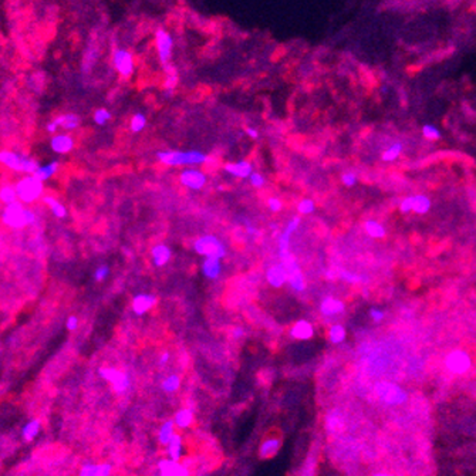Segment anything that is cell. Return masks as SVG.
I'll return each mask as SVG.
<instances>
[{
    "label": "cell",
    "mask_w": 476,
    "mask_h": 476,
    "mask_svg": "<svg viewBox=\"0 0 476 476\" xmlns=\"http://www.w3.org/2000/svg\"><path fill=\"white\" fill-rule=\"evenodd\" d=\"M157 158L168 166H196L205 164L209 157L198 150L191 151H159Z\"/></svg>",
    "instance_id": "1"
},
{
    "label": "cell",
    "mask_w": 476,
    "mask_h": 476,
    "mask_svg": "<svg viewBox=\"0 0 476 476\" xmlns=\"http://www.w3.org/2000/svg\"><path fill=\"white\" fill-rule=\"evenodd\" d=\"M34 221H36L34 212L23 208L20 201L9 203L3 210V222L12 229H22L27 225L34 224Z\"/></svg>",
    "instance_id": "2"
},
{
    "label": "cell",
    "mask_w": 476,
    "mask_h": 476,
    "mask_svg": "<svg viewBox=\"0 0 476 476\" xmlns=\"http://www.w3.org/2000/svg\"><path fill=\"white\" fill-rule=\"evenodd\" d=\"M374 392L384 404L391 405V407H398L408 401V392L401 385L390 383V381H381V383L375 384Z\"/></svg>",
    "instance_id": "3"
},
{
    "label": "cell",
    "mask_w": 476,
    "mask_h": 476,
    "mask_svg": "<svg viewBox=\"0 0 476 476\" xmlns=\"http://www.w3.org/2000/svg\"><path fill=\"white\" fill-rule=\"evenodd\" d=\"M16 192L19 201L23 203H33L43 194V182L39 180L34 175H27L20 179L16 185Z\"/></svg>",
    "instance_id": "4"
},
{
    "label": "cell",
    "mask_w": 476,
    "mask_h": 476,
    "mask_svg": "<svg viewBox=\"0 0 476 476\" xmlns=\"http://www.w3.org/2000/svg\"><path fill=\"white\" fill-rule=\"evenodd\" d=\"M0 161L5 166H8L9 169L16 171V172H26L29 175H33L39 169V164L33 158L24 157L20 154H16L12 151H2L0 154Z\"/></svg>",
    "instance_id": "5"
},
{
    "label": "cell",
    "mask_w": 476,
    "mask_h": 476,
    "mask_svg": "<svg viewBox=\"0 0 476 476\" xmlns=\"http://www.w3.org/2000/svg\"><path fill=\"white\" fill-rule=\"evenodd\" d=\"M194 249L198 254L203 258H216L222 259L226 254V247L222 243V240L216 238L215 235H203L198 238L194 243Z\"/></svg>",
    "instance_id": "6"
},
{
    "label": "cell",
    "mask_w": 476,
    "mask_h": 476,
    "mask_svg": "<svg viewBox=\"0 0 476 476\" xmlns=\"http://www.w3.org/2000/svg\"><path fill=\"white\" fill-rule=\"evenodd\" d=\"M444 364L449 373L455 375H463L472 368V357L468 351L456 348V350H452L445 355Z\"/></svg>",
    "instance_id": "7"
},
{
    "label": "cell",
    "mask_w": 476,
    "mask_h": 476,
    "mask_svg": "<svg viewBox=\"0 0 476 476\" xmlns=\"http://www.w3.org/2000/svg\"><path fill=\"white\" fill-rule=\"evenodd\" d=\"M98 374L102 380H105L107 383L113 385V390L116 391V394H118V395H124L127 391L130 390V377L121 370L114 367H101L98 370Z\"/></svg>",
    "instance_id": "8"
},
{
    "label": "cell",
    "mask_w": 476,
    "mask_h": 476,
    "mask_svg": "<svg viewBox=\"0 0 476 476\" xmlns=\"http://www.w3.org/2000/svg\"><path fill=\"white\" fill-rule=\"evenodd\" d=\"M281 263L287 269V273H289V280H287V283L290 284V287L295 290V291H299V293L304 291V289H306V279H304L303 272H302L299 263H297L296 259H295V256L290 253L286 258L281 259Z\"/></svg>",
    "instance_id": "9"
},
{
    "label": "cell",
    "mask_w": 476,
    "mask_h": 476,
    "mask_svg": "<svg viewBox=\"0 0 476 476\" xmlns=\"http://www.w3.org/2000/svg\"><path fill=\"white\" fill-rule=\"evenodd\" d=\"M155 47L157 53L162 64L168 65L169 60L172 57L173 50V39L169 31L164 29H158L155 33Z\"/></svg>",
    "instance_id": "10"
},
{
    "label": "cell",
    "mask_w": 476,
    "mask_h": 476,
    "mask_svg": "<svg viewBox=\"0 0 476 476\" xmlns=\"http://www.w3.org/2000/svg\"><path fill=\"white\" fill-rule=\"evenodd\" d=\"M179 182L188 189L199 191L206 184V175L195 166H188L180 172Z\"/></svg>",
    "instance_id": "11"
},
{
    "label": "cell",
    "mask_w": 476,
    "mask_h": 476,
    "mask_svg": "<svg viewBox=\"0 0 476 476\" xmlns=\"http://www.w3.org/2000/svg\"><path fill=\"white\" fill-rule=\"evenodd\" d=\"M113 64L117 72L123 77H130L134 71V57L128 50L118 49L113 53Z\"/></svg>",
    "instance_id": "12"
},
{
    "label": "cell",
    "mask_w": 476,
    "mask_h": 476,
    "mask_svg": "<svg viewBox=\"0 0 476 476\" xmlns=\"http://www.w3.org/2000/svg\"><path fill=\"white\" fill-rule=\"evenodd\" d=\"M157 472L158 476H191V472L185 465L169 458H162L157 462Z\"/></svg>",
    "instance_id": "13"
},
{
    "label": "cell",
    "mask_w": 476,
    "mask_h": 476,
    "mask_svg": "<svg viewBox=\"0 0 476 476\" xmlns=\"http://www.w3.org/2000/svg\"><path fill=\"white\" fill-rule=\"evenodd\" d=\"M299 225H300V216L293 217L289 224H287V226L284 228V231L281 232L280 238H279V243H277L280 259H283V258H286L287 254H290V239H291V235L296 232Z\"/></svg>",
    "instance_id": "14"
},
{
    "label": "cell",
    "mask_w": 476,
    "mask_h": 476,
    "mask_svg": "<svg viewBox=\"0 0 476 476\" xmlns=\"http://www.w3.org/2000/svg\"><path fill=\"white\" fill-rule=\"evenodd\" d=\"M113 473V465L108 462H86L81 465L79 476H109Z\"/></svg>",
    "instance_id": "15"
},
{
    "label": "cell",
    "mask_w": 476,
    "mask_h": 476,
    "mask_svg": "<svg viewBox=\"0 0 476 476\" xmlns=\"http://www.w3.org/2000/svg\"><path fill=\"white\" fill-rule=\"evenodd\" d=\"M157 303H158V299L154 295L139 293L132 299V311L137 316H144L145 313H148Z\"/></svg>",
    "instance_id": "16"
},
{
    "label": "cell",
    "mask_w": 476,
    "mask_h": 476,
    "mask_svg": "<svg viewBox=\"0 0 476 476\" xmlns=\"http://www.w3.org/2000/svg\"><path fill=\"white\" fill-rule=\"evenodd\" d=\"M266 280L272 287H276V289L286 284L289 280V273H287L286 266L283 263H279V265H274V266L270 267L266 273Z\"/></svg>",
    "instance_id": "17"
},
{
    "label": "cell",
    "mask_w": 476,
    "mask_h": 476,
    "mask_svg": "<svg viewBox=\"0 0 476 476\" xmlns=\"http://www.w3.org/2000/svg\"><path fill=\"white\" fill-rule=\"evenodd\" d=\"M164 448H165V458H169L172 461L180 462V459L185 456V442L180 433H175V436Z\"/></svg>",
    "instance_id": "18"
},
{
    "label": "cell",
    "mask_w": 476,
    "mask_h": 476,
    "mask_svg": "<svg viewBox=\"0 0 476 476\" xmlns=\"http://www.w3.org/2000/svg\"><path fill=\"white\" fill-rule=\"evenodd\" d=\"M344 309H346L344 303L333 296L324 297V299L321 300V303H320V313H321L324 317H336V316H340V314L344 313Z\"/></svg>",
    "instance_id": "19"
},
{
    "label": "cell",
    "mask_w": 476,
    "mask_h": 476,
    "mask_svg": "<svg viewBox=\"0 0 476 476\" xmlns=\"http://www.w3.org/2000/svg\"><path fill=\"white\" fill-rule=\"evenodd\" d=\"M314 336V327L307 320H297L290 328V337L299 341H307L313 339Z\"/></svg>",
    "instance_id": "20"
},
{
    "label": "cell",
    "mask_w": 476,
    "mask_h": 476,
    "mask_svg": "<svg viewBox=\"0 0 476 476\" xmlns=\"http://www.w3.org/2000/svg\"><path fill=\"white\" fill-rule=\"evenodd\" d=\"M225 171L229 175H232V176H235V178L246 179V178H249L252 175L253 166L247 161H238V162L226 164L225 165Z\"/></svg>",
    "instance_id": "21"
},
{
    "label": "cell",
    "mask_w": 476,
    "mask_h": 476,
    "mask_svg": "<svg viewBox=\"0 0 476 476\" xmlns=\"http://www.w3.org/2000/svg\"><path fill=\"white\" fill-rule=\"evenodd\" d=\"M50 147L56 154H67L74 148V139L68 134H57L51 138Z\"/></svg>",
    "instance_id": "22"
},
{
    "label": "cell",
    "mask_w": 476,
    "mask_h": 476,
    "mask_svg": "<svg viewBox=\"0 0 476 476\" xmlns=\"http://www.w3.org/2000/svg\"><path fill=\"white\" fill-rule=\"evenodd\" d=\"M202 274L209 279V280H216L217 277L222 273V263L221 259L216 258H205L202 262V266H201Z\"/></svg>",
    "instance_id": "23"
},
{
    "label": "cell",
    "mask_w": 476,
    "mask_h": 476,
    "mask_svg": "<svg viewBox=\"0 0 476 476\" xmlns=\"http://www.w3.org/2000/svg\"><path fill=\"white\" fill-rule=\"evenodd\" d=\"M151 258L155 266L162 267L165 266L166 263L171 260V258H172V250H171L169 246L164 245V243H159V245H155L152 247Z\"/></svg>",
    "instance_id": "24"
},
{
    "label": "cell",
    "mask_w": 476,
    "mask_h": 476,
    "mask_svg": "<svg viewBox=\"0 0 476 476\" xmlns=\"http://www.w3.org/2000/svg\"><path fill=\"white\" fill-rule=\"evenodd\" d=\"M280 447H281L280 438H276V436L267 438V440H265L262 444H260L259 458L260 459H269V458H273L274 455L280 451Z\"/></svg>",
    "instance_id": "25"
},
{
    "label": "cell",
    "mask_w": 476,
    "mask_h": 476,
    "mask_svg": "<svg viewBox=\"0 0 476 476\" xmlns=\"http://www.w3.org/2000/svg\"><path fill=\"white\" fill-rule=\"evenodd\" d=\"M176 433V425L173 422V419H166L164 421L158 428V432H157V440L161 447H165L169 441L172 440Z\"/></svg>",
    "instance_id": "26"
},
{
    "label": "cell",
    "mask_w": 476,
    "mask_h": 476,
    "mask_svg": "<svg viewBox=\"0 0 476 476\" xmlns=\"http://www.w3.org/2000/svg\"><path fill=\"white\" fill-rule=\"evenodd\" d=\"M173 422H175V425H176V429H179V431H184V429H188L189 426L194 424V411L192 410H189V408H180L178 411L175 412V415H173Z\"/></svg>",
    "instance_id": "27"
},
{
    "label": "cell",
    "mask_w": 476,
    "mask_h": 476,
    "mask_svg": "<svg viewBox=\"0 0 476 476\" xmlns=\"http://www.w3.org/2000/svg\"><path fill=\"white\" fill-rule=\"evenodd\" d=\"M42 431V421L40 419H30L26 425L22 428V436L26 442H31L37 438V435Z\"/></svg>",
    "instance_id": "28"
},
{
    "label": "cell",
    "mask_w": 476,
    "mask_h": 476,
    "mask_svg": "<svg viewBox=\"0 0 476 476\" xmlns=\"http://www.w3.org/2000/svg\"><path fill=\"white\" fill-rule=\"evenodd\" d=\"M364 231L367 232V235L373 239H384L387 236V231L378 221L374 219H368L364 222Z\"/></svg>",
    "instance_id": "29"
},
{
    "label": "cell",
    "mask_w": 476,
    "mask_h": 476,
    "mask_svg": "<svg viewBox=\"0 0 476 476\" xmlns=\"http://www.w3.org/2000/svg\"><path fill=\"white\" fill-rule=\"evenodd\" d=\"M432 202H431V198L425 194H417L414 195V213H418V215H425L431 210Z\"/></svg>",
    "instance_id": "30"
},
{
    "label": "cell",
    "mask_w": 476,
    "mask_h": 476,
    "mask_svg": "<svg viewBox=\"0 0 476 476\" xmlns=\"http://www.w3.org/2000/svg\"><path fill=\"white\" fill-rule=\"evenodd\" d=\"M180 375L179 374H169L161 383V390L165 394H173L180 388Z\"/></svg>",
    "instance_id": "31"
},
{
    "label": "cell",
    "mask_w": 476,
    "mask_h": 476,
    "mask_svg": "<svg viewBox=\"0 0 476 476\" xmlns=\"http://www.w3.org/2000/svg\"><path fill=\"white\" fill-rule=\"evenodd\" d=\"M57 127H63L64 130H74L77 128L80 124V118L76 114H64V116H58L53 120Z\"/></svg>",
    "instance_id": "32"
},
{
    "label": "cell",
    "mask_w": 476,
    "mask_h": 476,
    "mask_svg": "<svg viewBox=\"0 0 476 476\" xmlns=\"http://www.w3.org/2000/svg\"><path fill=\"white\" fill-rule=\"evenodd\" d=\"M57 169H58V162L57 161H54V162H50V164H47V165L39 166V169H37L36 172L33 173V175H34L39 180L46 182V180L50 179L51 176L57 172Z\"/></svg>",
    "instance_id": "33"
},
{
    "label": "cell",
    "mask_w": 476,
    "mask_h": 476,
    "mask_svg": "<svg viewBox=\"0 0 476 476\" xmlns=\"http://www.w3.org/2000/svg\"><path fill=\"white\" fill-rule=\"evenodd\" d=\"M43 202L50 208L53 215L56 217H58V219H64V217L67 216V209H65V206L58 202L56 198H53V196H44Z\"/></svg>",
    "instance_id": "34"
},
{
    "label": "cell",
    "mask_w": 476,
    "mask_h": 476,
    "mask_svg": "<svg viewBox=\"0 0 476 476\" xmlns=\"http://www.w3.org/2000/svg\"><path fill=\"white\" fill-rule=\"evenodd\" d=\"M347 337L346 327L341 324H333L328 330V340L333 344H341Z\"/></svg>",
    "instance_id": "35"
},
{
    "label": "cell",
    "mask_w": 476,
    "mask_h": 476,
    "mask_svg": "<svg viewBox=\"0 0 476 476\" xmlns=\"http://www.w3.org/2000/svg\"><path fill=\"white\" fill-rule=\"evenodd\" d=\"M401 154H402V144L401 142H394L383 152L381 158H383L384 162H394L395 159L399 158Z\"/></svg>",
    "instance_id": "36"
},
{
    "label": "cell",
    "mask_w": 476,
    "mask_h": 476,
    "mask_svg": "<svg viewBox=\"0 0 476 476\" xmlns=\"http://www.w3.org/2000/svg\"><path fill=\"white\" fill-rule=\"evenodd\" d=\"M422 135L426 138V139H429V141H438L442 137V132L441 130L436 127V125H433V124H424L422 125Z\"/></svg>",
    "instance_id": "37"
},
{
    "label": "cell",
    "mask_w": 476,
    "mask_h": 476,
    "mask_svg": "<svg viewBox=\"0 0 476 476\" xmlns=\"http://www.w3.org/2000/svg\"><path fill=\"white\" fill-rule=\"evenodd\" d=\"M297 210L303 216L311 215L316 210V202L313 199H310V198H304V199H302L300 202L297 203Z\"/></svg>",
    "instance_id": "38"
},
{
    "label": "cell",
    "mask_w": 476,
    "mask_h": 476,
    "mask_svg": "<svg viewBox=\"0 0 476 476\" xmlns=\"http://www.w3.org/2000/svg\"><path fill=\"white\" fill-rule=\"evenodd\" d=\"M130 127L132 132H135V134L141 132L147 127V117L142 113H137L135 116L131 118Z\"/></svg>",
    "instance_id": "39"
},
{
    "label": "cell",
    "mask_w": 476,
    "mask_h": 476,
    "mask_svg": "<svg viewBox=\"0 0 476 476\" xmlns=\"http://www.w3.org/2000/svg\"><path fill=\"white\" fill-rule=\"evenodd\" d=\"M0 199H2V202L6 203H13L16 202L19 198H17V192H16V188L13 187H3L0 189Z\"/></svg>",
    "instance_id": "40"
},
{
    "label": "cell",
    "mask_w": 476,
    "mask_h": 476,
    "mask_svg": "<svg viewBox=\"0 0 476 476\" xmlns=\"http://www.w3.org/2000/svg\"><path fill=\"white\" fill-rule=\"evenodd\" d=\"M111 120V113L105 108H98L94 113V123L97 125H105Z\"/></svg>",
    "instance_id": "41"
},
{
    "label": "cell",
    "mask_w": 476,
    "mask_h": 476,
    "mask_svg": "<svg viewBox=\"0 0 476 476\" xmlns=\"http://www.w3.org/2000/svg\"><path fill=\"white\" fill-rule=\"evenodd\" d=\"M166 71H168V74H166L165 87L168 90H172L178 84V72H176V70L173 68L172 65H166Z\"/></svg>",
    "instance_id": "42"
},
{
    "label": "cell",
    "mask_w": 476,
    "mask_h": 476,
    "mask_svg": "<svg viewBox=\"0 0 476 476\" xmlns=\"http://www.w3.org/2000/svg\"><path fill=\"white\" fill-rule=\"evenodd\" d=\"M340 277L344 281H347V283H350V284H358V283L364 280V277L360 276V274L354 273V272H347V270H341L340 272Z\"/></svg>",
    "instance_id": "43"
},
{
    "label": "cell",
    "mask_w": 476,
    "mask_h": 476,
    "mask_svg": "<svg viewBox=\"0 0 476 476\" xmlns=\"http://www.w3.org/2000/svg\"><path fill=\"white\" fill-rule=\"evenodd\" d=\"M341 182H343V185L347 188H353L357 185V182H358V178H357V175L351 171H348V172H344L341 175Z\"/></svg>",
    "instance_id": "44"
},
{
    "label": "cell",
    "mask_w": 476,
    "mask_h": 476,
    "mask_svg": "<svg viewBox=\"0 0 476 476\" xmlns=\"http://www.w3.org/2000/svg\"><path fill=\"white\" fill-rule=\"evenodd\" d=\"M399 210H401V213H410L414 210V195L411 196H407L404 198L401 203H399Z\"/></svg>",
    "instance_id": "45"
},
{
    "label": "cell",
    "mask_w": 476,
    "mask_h": 476,
    "mask_svg": "<svg viewBox=\"0 0 476 476\" xmlns=\"http://www.w3.org/2000/svg\"><path fill=\"white\" fill-rule=\"evenodd\" d=\"M340 424H341V421H340L339 414H332V415H328V417H327V422H325V425H327V428H328L330 431H336V429L340 426Z\"/></svg>",
    "instance_id": "46"
},
{
    "label": "cell",
    "mask_w": 476,
    "mask_h": 476,
    "mask_svg": "<svg viewBox=\"0 0 476 476\" xmlns=\"http://www.w3.org/2000/svg\"><path fill=\"white\" fill-rule=\"evenodd\" d=\"M109 273V267L107 265H102V266L97 267L95 269V273H94V279L97 281H102L105 280V277L108 276Z\"/></svg>",
    "instance_id": "47"
},
{
    "label": "cell",
    "mask_w": 476,
    "mask_h": 476,
    "mask_svg": "<svg viewBox=\"0 0 476 476\" xmlns=\"http://www.w3.org/2000/svg\"><path fill=\"white\" fill-rule=\"evenodd\" d=\"M249 182H250V185L253 188H262L265 185V178H263V175H260L259 172H252V175L249 176Z\"/></svg>",
    "instance_id": "48"
},
{
    "label": "cell",
    "mask_w": 476,
    "mask_h": 476,
    "mask_svg": "<svg viewBox=\"0 0 476 476\" xmlns=\"http://www.w3.org/2000/svg\"><path fill=\"white\" fill-rule=\"evenodd\" d=\"M370 317L373 318L374 323H381L385 317V311L378 309V307H371L370 309Z\"/></svg>",
    "instance_id": "49"
},
{
    "label": "cell",
    "mask_w": 476,
    "mask_h": 476,
    "mask_svg": "<svg viewBox=\"0 0 476 476\" xmlns=\"http://www.w3.org/2000/svg\"><path fill=\"white\" fill-rule=\"evenodd\" d=\"M267 206L272 212H279L283 208V203L279 198H269L267 199Z\"/></svg>",
    "instance_id": "50"
},
{
    "label": "cell",
    "mask_w": 476,
    "mask_h": 476,
    "mask_svg": "<svg viewBox=\"0 0 476 476\" xmlns=\"http://www.w3.org/2000/svg\"><path fill=\"white\" fill-rule=\"evenodd\" d=\"M77 325H79V318L76 317V316H70V317L67 318L65 327H67L68 330H76V328H77Z\"/></svg>",
    "instance_id": "51"
},
{
    "label": "cell",
    "mask_w": 476,
    "mask_h": 476,
    "mask_svg": "<svg viewBox=\"0 0 476 476\" xmlns=\"http://www.w3.org/2000/svg\"><path fill=\"white\" fill-rule=\"evenodd\" d=\"M245 132L247 134V137L253 138V139H256V138L259 137V132L254 130V128H250V127H247L245 130Z\"/></svg>",
    "instance_id": "52"
},
{
    "label": "cell",
    "mask_w": 476,
    "mask_h": 476,
    "mask_svg": "<svg viewBox=\"0 0 476 476\" xmlns=\"http://www.w3.org/2000/svg\"><path fill=\"white\" fill-rule=\"evenodd\" d=\"M169 358H171V354H169V353H164V354H162V355H161V357H159L158 364H159V365H165L166 362L169 361Z\"/></svg>",
    "instance_id": "53"
},
{
    "label": "cell",
    "mask_w": 476,
    "mask_h": 476,
    "mask_svg": "<svg viewBox=\"0 0 476 476\" xmlns=\"http://www.w3.org/2000/svg\"><path fill=\"white\" fill-rule=\"evenodd\" d=\"M57 125H56V123H54V121H50V123L47 124V127H46V130H47V132H50V134H54V132H56V131H57Z\"/></svg>",
    "instance_id": "54"
},
{
    "label": "cell",
    "mask_w": 476,
    "mask_h": 476,
    "mask_svg": "<svg viewBox=\"0 0 476 476\" xmlns=\"http://www.w3.org/2000/svg\"><path fill=\"white\" fill-rule=\"evenodd\" d=\"M243 334H245V332H243L240 327H238V328H235V330H233V337H236V339L243 337Z\"/></svg>",
    "instance_id": "55"
},
{
    "label": "cell",
    "mask_w": 476,
    "mask_h": 476,
    "mask_svg": "<svg viewBox=\"0 0 476 476\" xmlns=\"http://www.w3.org/2000/svg\"><path fill=\"white\" fill-rule=\"evenodd\" d=\"M373 476H391V475L390 473H385V472H377V473H374Z\"/></svg>",
    "instance_id": "56"
}]
</instances>
